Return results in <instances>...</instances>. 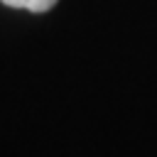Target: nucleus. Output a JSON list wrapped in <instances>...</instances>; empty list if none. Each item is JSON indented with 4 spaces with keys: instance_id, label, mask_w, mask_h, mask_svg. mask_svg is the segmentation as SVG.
I'll return each instance as SVG.
<instances>
[{
    "instance_id": "1",
    "label": "nucleus",
    "mask_w": 157,
    "mask_h": 157,
    "mask_svg": "<svg viewBox=\"0 0 157 157\" xmlns=\"http://www.w3.org/2000/svg\"><path fill=\"white\" fill-rule=\"evenodd\" d=\"M7 7H17V10H29V12H47L56 5V0H0Z\"/></svg>"
}]
</instances>
